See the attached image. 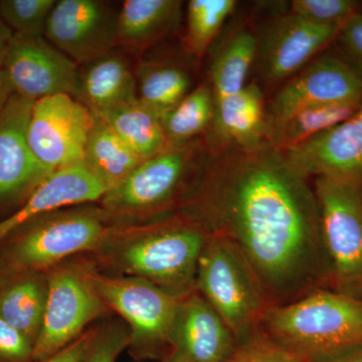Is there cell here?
Returning a JSON list of instances; mask_svg holds the SVG:
<instances>
[{"mask_svg":"<svg viewBox=\"0 0 362 362\" xmlns=\"http://www.w3.org/2000/svg\"><path fill=\"white\" fill-rule=\"evenodd\" d=\"M180 214L239 247L272 305L333 281L315 192L267 143L209 156Z\"/></svg>","mask_w":362,"mask_h":362,"instance_id":"obj_1","label":"cell"},{"mask_svg":"<svg viewBox=\"0 0 362 362\" xmlns=\"http://www.w3.org/2000/svg\"><path fill=\"white\" fill-rule=\"evenodd\" d=\"M259 327L308 362L362 342V299L319 288L290 303L271 305Z\"/></svg>","mask_w":362,"mask_h":362,"instance_id":"obj_2","label":"cell"},{"mask_svg":"<svg viewBox=\"0 0 362 362\" xmlns=\"http://www.w3.org/2000/svg\"><path fill=\"white\" fill-rule=\"evenodd\" d=\"M204 139L169 146L143 160L125 180L102 199L105 211L118 216H140L165 211L194 189L209 160Z\"/></svg>","mask_w":362,"mask_h":362,"instance_id":"obj_3","label":"cell"},{"mask_svg":"<svg viewBox=\"0 0 362 362\" xmlns=\"http://www.w3.org/2000/svg\"><path fill=\"white\" fill-rule=\"evenodd\" d=\"M197 292L225 321L235 339L256 330L272 303L263 283L239 247L211 235L197 264Z\"/></svg>","mask_w":362,"mask_h":362,"instance_id":"obj_4","label":"cell"},{"mask_svg":"<svg viewBox=\"0 0 362 362\" xmlns=\"http://www.w3.org/2000/svg\"><path fill=\"white\" fill-rule=\"evenodd\" d=\"M209 237L201 226L180 214L126 245L120 265L133 277L185 296L194 291L197 264Z\"/></svg>","mask_w":362,"mask_h":362,"instance_id":"obj_5","label":"cell"},{"mask_svg":"<svg viewBox=\"0 0 362 362\" xmlns=\"http://www.w3.org/2000/svg\"><path fill=\"white\" fill-rule=\"evenodd\" d=\"M314 192L333 281L346 288L362 286V187L318 176Z\"/></svg>","mask_w":362,"mask_h":362,"instance_id":"obj_6","label":"cell"},{"mask_svg":"<svg viewBox=\"0 0 362 362\" xmlns=\"http://www.w3.org/2000/svg\"><path fill=\"white\" fill-rule=\"evenodd\" d=\"M94 119L87 107L69 95L37 100L28 124L33 154L51 173L83 163Z\"/></svg>","mask_w":362,"mask_h":362,"instance_id":"obj_7","label":"cell"},{"mask_svg":"<svg viewBox=\"0 0 362 362\" xmlns=\"http://www.w3.org/2000/svg\"><path fill=\"white\" fill-rule=\"evenodd\" d=\"M103 303L88 277L71 270L54 272L49 277L33 358L42 361L78 339L86 326L103 312Z\"/></svg>","mask_w":362,"mask_h":362,"instance_id":"obj_8","label":"cell"},{"mask_svg":"<svg viewBox=\"0 0 362 362\" xmlns=\"http://www.w3.org/2000/svg\"><path fill=\"white\" fill-rule=\"evenodd\" d=\"M78 66L44 35L13 33L4 69L14 94L37 101L54 95L77 93Z\"/></svg>","mask_w":362,"mask_h":362,"instance_id":"obj_9","label":"cell"},{"mask_svg":"<svg viewBox=\"0 0 362 362\" xmlns=\"http://www.w3.org/2000/svg\"><path fill=\"white\" fill-rule=\"evenodd\" d=\"M104 303L129 323L132 337L142 344L168 342L180 298L145 279L88 277Z\"/></svg>","mask_w":362,"mask_h":362,"instance_id":"obj_10","label":"cell"},{"mask_svg":"<svg viewBox=\"0 0 362 362\" xmlns=\"http://www.w3.org/2000/svg\"><path fill=\"white\" fill-rule=\"evenodd\" d=\"M362 103V76L335 54L319 57L272 100L267 123L278 122L309 107Z\"/></svg>","mask_w":362,"mask_h":362,"instance_id":"obj_11","label":"cell"},{"mask_svg":"<svg viewBox=\"0 0 362 362\" xmlns=\"http://www.w3.org/2000/svg\"><path fill=\"white\" fill-rule=\"evenodd\" d=\"M117 18L118 13L100 0H59L44 35L76 64L84 65L115 49Z\"/></svg>","mask_w":362,"mask_h":362,"instance_id":"obj_12","label":"cell"},{"mask_svg":"<svg viewBox=\"0 0 362 362\" xmlns=\"http://www.w3.org/2000/svg\"><path fill=\"white\" fill-rule=\"evenodd\" d=\"M102 214L95 209L54 213L16 243L14 261L25 268H47L71 255L93 249L106 233Z\"/></svg>","mask_w":362,"mask_h":362,"instance_id":"obj_13","label":"cell"},{"mask_svg":"<svg viewBox=\"0 0 362 362\" xmlns=\"http://www.w3.org/2000/svg\"><path fill=\"white\" fill-rule=\"evenodd\" d=\"M281 153L304 177L325 176L362 187V103L346 120Z\"/></svg>","mask_w":362,"mask_h":362,"instance_id":"obj_14","label":"cell"},{"mask_svg":"<svg viewBox=\"0 0 362 362\" xmlns=\"http://www.w3.org/2000/svg\"><path fill=\"white\" fill-rule=\"evenodd\" d=\"M340 28L316 25L291 13L276 18L258 39L264 77L279 82L294 75L317 52L337 39Z\"/></svg>","mask_w":362,"mask_h":362,"instance_id":"obj_15","label":"cell"},{"mask_svg":"<svg viewBox=\"0 0 362 362\" xmlns=\"http://www.w3.org/2000/svg\"><path fill=\"white\" fill-rule=\"evenodd\" d=\"M35 101L11 95L0 114V199L32 194L51 175L33 154L28 124Z\"/></svg>","mask_w":362,"mask_h":362,"instance_id":"obj_16","label":"cell"},{"mask_svg":"<svg viewBox=\"0 0 362 362\" xmlns=\"http://www.w3.org/2000/svg\"><path fill=\"white\" fill-rule=\"evenodd\" d=\"M169 343L171 362H225L237 339L199 292L180 298Z\"/></svg>","mask_w":362,"mask_h":362,"instance_id":"obj_17","label":"cell"},{"mask_svg":"<svg viewBox=\"0 0 362 362\" xmlns=\"http://www.w3.org/2000/svg\"><path fill=\"white\" fill-rule=\"evenodd\" d=\"M109 188L84 163L58 169L45 178L13 216L0 221V243L26 223L65 206L103 199Z\"/></svg>","mask_w":362,"mask_h":362,"instance_id":"obj_18","label":"cell"},{"mask_svg":"<svg viewBox=\"0 0 362 362\" xmlns=\"http://www.w3.org/2000/svg\"><path fill=\"white\" fill-rule=\"evenodd\" d=\"M267 112L258 86L250 84L214 106L206 134L209 154L226 150L252 151L266 144Z\"/></svg>","mask_w":362,"mask_h":362,"instance_id":"obj_19","label":"cell"},{"mask_svg":"<svg viewBox=\"0 0 362 362\" xmlns=\"http://www.w3.org/2000/svg\"><path fill=\"white\" fill-rule=\"evenodd\" d=\"M137 98L135 70L129 61L113 51L78 68L75 99L100 116Z\"/></svg>","mask_w":362,"mask_h":362,"instance_id":"obj_20","label":"cell"},{"mask_svg":"<svg viewBox=\"0 0 362 362\" xmlns=\"http://www.w3.org/2000/svg\"><path fill=\"white\" fill-rule=\"evenodd\" d=\"M180 0H125L117 18L118 45L143 49L175 32L182 16Z\"/></svg>","mask_w":362,"mask_h":362,"instance_id":"obj_21","label":"cell"},{"mask_svg":"<svg viewBox=\"0 0 362 362\" xmlns=\"http://www.w3.org/2000/svg\"><path fill=\"white\" fill-rule=\"evenodd\" d=\"M94 118L83 163L110 189L125 180L143 160L103 119Z\"/></svg>","mask_w":362,"mask_h":362,"instance_id":"obj_22","label":"cell"},{"mask_svg":"<svg viewBox=\"0 0 362 362\" xmlns=\"http://www.w3.org/2000/svg\"><path fill=\"white\" fill-rule=\"evenodd\" d=\"M97 117L103 119L142 160L168 147L160 117L138 98Z\"/></svg>","mask_w":362,"mask_h":362,"instance_id":"obj_23","label":"cell"},{"mask_svg":"<svg viewBox=\"0 0 362 362\" xmlns=\"http://www.w3.org/2000/svg\"><path fill=\"white\" fill-rule=\"evenodd\" d=\"M258 56V37L247 30L233 33L216 54L209 68V87L214 106L246 86L252 64Z\"/></svg>","mask_w":362,"mask_h":362,"instance_id":"obj_24","label":"cell"},{"mask_svg":"<svg viewBox=\"0 0 362 362\" xmlns=\"http://www.w3.org/2000/svg\"><path fill=\"white\" fill-rule=\"evenodd\" d=\"M359 106L334 104L309 107L278 122L267 123L266 143L278 151H285L346 120Z\"/></svg>","mask_w":362,"mask_h":362,"instance_id":"obj_25","label":"cell"},{"mask_svg":"<svg viewBox=\"0 0 362 362\" xmlns=\"http://www.w3.org/2000/svg\"><path fill=\"white\" fill-rule=\"evenodd\" d=\"M135 77L138 100L160 118L190 92L189 75L175 64L141 62Z\"/></svg>","mask_w":362,"mask_h":362,"instance_id":"obj_26","label":"cell"},{"mask_svg":"<svg viewBox=\"0 0 362 362\" xmlns=\"http://www.w3.org/2000/svg\"><path fill=\"white\" fill-rule=\"evenodd\" d=\"M214 117V100L211 87L199 85L162 117L168 146H178L206 134Z\"/></svg>","mask_w":362,"mask_h":362,"instance_id":"obj_27","label":"cell"},{"mask_svg":"<svg viewBox=\"0 0 362 362\" xmlns=\"http://www.w3.org/2000/svg\"><path fill=\"white\" fill-rule=\"evenodd\" d=\"M47 292L35 281L18 283L0 295V317L26 337L39 335Z\"/></svg>","mask_w":362,"mask_h":362,"instance_id":"obj_28","label":"cell"},{"mask_svg":"<svg viewBox=\"0 0 362 362\" xmlns=\"http://www.w3.org/2000/svg\"><path fill=\"white\" fill-rule=\"evenodd\" d=\"M237 6L235 0H190L187 6L185 45L197 59L206 54L226 18Z\"/></svg>","mask_w":362,"mask_h":362,"instance_id":"obj_29","label":"cell"},{"mask_svg":"<svg viewBox=\"0 0 362 362\" xmlns=\"http://www.w3.org/2000/svg\"><path fill=\"white\" fill-rule=\"evenodd\" d=\"M57 0H1L0 18L14 33L44 35Z\"/></svg>","mask_w":362,"mask_h":362,"instance_id":"obj_30","label":"cell"},{"mask_svg":"<svg viewBox=\"0 0 362 362\" xmlns=\"http://www.w3.org/2000/svg\"><path fill=\"white\" fill-rule=\"evenodd\" d=\"M225 362H305L272 339L261 327L238 340Z\"/></svg>","mask_w":362,"mask_h":362,"instance_id":"obj_31","label":"cell"},{"mask_svg":"<svg viewBox=\"0 0 362 362\" xmlns=\"http://www.w3.org/2000/svg\"><path fill=\"white\" fill-rule=\"evenodd\" d=\"M361 11L352 0H293L291 13L321 25H342Z\"/></svg>","mask_w":362,"mask_h":362,"instance_id":"obj_32","label":"cell"},{"mask_svg":"<svg viewBox=\"0 0 362 362\" xmlns=\"http://www.w3.org/2000/svg\"><path fill=\"white\" fill-rule=\"evenodd\" d=\"M127 343L128 335L119 328L109 327L96 332L82 362H116Z\"/></svg>","mask_w":362,"mask_h":362,"instance_id":"obj_33","label":"cell"},{"mask_svg":"<svg viewBox=\"0 0 362 362\" xmlns=\"http://www.w3.org/2000/svg\"><path fill=\"white\" fill-rule=\"evenodd\" d=\"M342 58L362 76V11L349 18L338 33Z\"/></svg>","mask_w":362,"mask_h":362,"instance_id":"obj_34","label":"cell"},{"mask_svg":"<svg viewBox=\"0 0 362 362\" xmlns=\"http://www.w3.org/2000/svg\"><path fill=\"white\" fill-rule=\"evenodd\" d=\"M33 352L32 340L0 317V358L25 361L33 357Z\"/></svg>","mask_w":362,"mask_h":362,"instance_id":"obj_35","label":"cell"},{"mask_svg":"<svg viewBox=\"0 0 362 362\" xmlns=\"http://www.w3.org/2000/svg\"><path fill=\"white\" fill-rule=\"evenodd\" d=\"M95 334L96 333L89 332L82 335L61 351L39 362H82Z\"/></svg>","mask_w":362,"mask_h":362,"instance_id":"obj_36","label":"cell"},{"mask_svg":"<svg viewBox=\"0 0 362 362\" xmlns=\"http://www.w3.org/2000/svg\"><path fill=\"white\" fill-rule=\"evenodd\" d=\"M308 362H362V342Z\"/></svg>","mask_w":362,"mask_h":362,"instance_id":"obj_37","label":"cell"},{"mask_svg":"<svg viewBox=\"0 0 362 362\" xmlns=\"http://www.w3.org/2000/svg\"><path fill=\"white\" fill-rule=\"evenodd\" d=\"M13 94V88L9 84L8 78H7L4 69L0 68V114L6 106L9 98Z\"/></svg>","mask_w":362,"mask_h":362,"instance_id":"obj_38","label":"cell"},{"mask_svg":"<svg viewBox=\"0 0 362 362\" xmlns=\"http://www.w3.org/2000/svg\"><path fill=\"white\" fill-rule=\"evenodd\" d=\"M11 37H13V33L9 32L6 23L0 18V68L4 66V57H6L7 47H8Z\"/></svg>","mask_w":362,"mask_h":362,"instance_id":"obj_39","label":"cell"}]
</instances>
